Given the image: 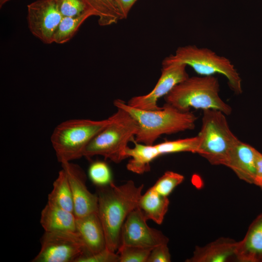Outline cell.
<instances>
[{
	"mask_svg": "<svg viewBox=\"0 0 262 262\" xmlns=\"http://www.w3.org/2000/svg\"><path fill=\"white\" fill-rule=\"evenodd\" d=\"M235 260L240 262H262V213L250 225L244 238L237 242Z\"/></svg>",
	"mask_w": 262,
	"mask_h": 262,
	"instance_id": "14",
	"label": "cell"
},
{
	"mask_svg": "<svg viewBox=\"0 0 262 262\" xmlns=\"http://www.w3.org/2000/svg\"><path fill=\"white\" fill-rule=\"evenodd\" d=\"M256 178L254 184L258 186L262 184V154L255 149Z\"/></svg>",
	"mask_w": 262,
	"mask_h": 262,
	"instance_id": "30",
	"label": "cell"
},
{
	"mask_svg": "<svg viewBox=\"0 0 262 262\" xmlns=\"http://www.w3.org/2000/svg\"><path fill=\"white\" fill-rule=\"evenodd\" d=\"M137 0H115L122 19L127 17L129 13Z\"/></svg>",
	"mask_w": 262,
	"mask_h": 262,
	"instance_id": "31",
	"label": "cell"
},
{
	"mask_svg": "<svg viewBox=\"0 0 262 262\" xmlns=\"http://www.w3.org/2000/svg\"><path fill=\"white\" fill-rule=\"evenodd\" d=\"M88 176L92 182L98 187L107 185L113 181L110 167L103 161L92 163L88 168Z\"/></svg>",
	"mask_w": 262,
	"mask_h": 262,
	"instance_id": "26",
	"label": "cell"
},
{
	"mask_svg": "<svg viewBox=\"0 0 262 262\" xmlns=\"http://www.w3.org/2000/svg\"><path fill=\"white\" fill-rule=\"evenodd\" d=\"M171 255L167 244H161L153 248L147 262H170Z\"/></svg>",
	"mask_w": 262,
	"mask_h": 262,
	"instance_id": "29",
	"label": "cell"
},
{
	"mask_svg": "<svg viewBox=\"0 0 262 262\" xmlns=\"http://www.w3.org/2000/svg\"><path fill=\"white\" fill-rule=\"evenodd\" d=\"M114 104L117 108L127 111L136 120L138 130L134 140L147 145H153L162 135L194 129L197 120L193 113L181 111L167 103L157 110L133 108L121 99L115 100Z\"/></svg>",
	"mask_w": 262,
	"mask_h": 262,
	"instance_id": "2",
	"label": "cell"
},
{
	"mask_svg": "<svg viewBox=\"0 0 262 262\" xmlns=\"http://www.w3.org/2000/svg\"><path fill=\"white\" fill-rule=\"evenodd\" d=\"M184 176L171 171L165 172L152 187L160 195L167 196L184 180Z\"/></svg>",
	"mask_w": 262,
	"mask_h": 262,
	"instance_id": "25",
	"label": "cell"
},
{
	"mask_svg": "<svg viewBox=\"0 0 262 262\" xmlns=\"http://www.w3.org/2000/svg\"><path fill=\"white\" fill-rule=\"evenodd\" d=\"M144 185L132 180L117 186L113 181L98 186V214L105 236L106 247L116 252L120 246L121 231L129 214L138 207Z\"/></svg>",
	"mask_w": 262,
	"mask_h": 262,
	"instance_id": "1",
	"label": "cell"
},
{
	"mask_svg": "<svg viewBox=\"0 0 262 262\" xmlns=\"http://www.w3.org/2000/svg\"><path fill=\"white\" fill-rule=\"evenodd\" d=\"M199 144V138L195 137L180 139L173 141L152 145L153 149L157 158L164 154L180 152L196 153Z\"/></svg>",
	"mask_w": 262,
	"mask_h": 262,
	"instance_id": "23",
	"label": "cell"
},
{
	"mask_svg": "<svg viewBox=\"0 0 262 262\" xmlns=\"http://www.w3.org/2000/svg\"><path fill=\"white\" fill-rule=\"evenodd\" d=\"M147 221L138 207L133 210L122 226L120 246L125 245L153 248L160 245L167 244L168 238L160 230L149 227Z\"/></svg>",
	"mask_w": 262,
	"mask_h": 262,
	"instance_id": "11",
	"label": "cell"
},
{
	"mask_svg": "<svg viewBox=\"0 0 262 262\" xmlns=\"http://www.w3.org/2000/svg\"><path fill=\"white\" fill-rule=\"evenodd\" d=\"M86 9L98 17L100 26H109L122 19L115 0H82Z\"/></svg>",
	"mask_w": 262,
	"mask_h": 262,
	"instance_id": "21",
	"label": "cell"
},
{
	"mask_svg": "<svg viewBox=\"0 0 262 262\" xmlns=\"http://www.w3.org/2000/svg\"><path fill=\"white\" fill-rule=\"evenodd\" d=\"M237 242L220 237L202 247L196 246L193 256L187 262H225L235 259Z\"/></svg>",
	"mask_w": 262,
	"mask_h": 262,
	"instance_id": "16",
	"label": "cell"
},
{
	"mask_svg": "<svg viewBox=\"0 0 262 262\" xmlns=\"http://www.w3.org/2000/svg\"><path fill=\"white\" fill-rule=\"evenodd\" d=\"M59 9L63 17L78 16L86 10L82 0H57Z\"/></svg>",
	"mask_w": 262,
	"mask_h": 262,
	"instance_id": "27",
	"label": "cell"
},
{
	"mask_svg": "<svg viewBox=\"0 0 262 262\" xmlns=\"http://www.w3.org/2000/svg\"><path fill=\"white\" fill-rule=\"evenodd\" d=\"M111 120L71 119L59 124L50 137L58 161L61 164L83 157L86 146Z\"/></svg>",
	"mask_w": 262,
	"mask_h": 262,
	"instance_id": "5",
	"label": "cell"
},
{
	"mask_svg": "<svg viewBox=\"0 0 262 262\" xmlns=\"http://www.w3.org/2000/svg\"><path fill=\"white\" fill-rule=\"evenodd\" d=\"M187 65L179 63H164L161 76L153 89L148 94L133 97L127 104L132 107L146 110H157L161 107L157 105L158 100L167 95L178 83L189 76Z\"/></svg>",
	"mask_w": 262,
	"mask_h": 262,
	"instance_id": "10",
	"label": "cell"
},
{
	"mask_svg": "<svg viewBox=\"0 0 262 262\" xmlns=\"http://www.w3.org/2000/svg\"><path fill=\"white\" fill-rule=\"evenodd\" d=\"M76 262H119V255L107 248L92 254H86L79 258Z\"/></svg>",
	"mask_w": 262,
	"mask_h": 262,
	"instance_id": "28",
	"label": "cell"
},
{
	"mask_svg": "<svg viewBox=\"0 0 262 262\" xmlns=\"http://www.w3.org/2000/svg\"><path fill=\"white\" fill-rule=\"evenodd\" d=\"M10 0H0V7H1L5 3Z\"/></svg>",
	"mask_w": 262,
	"mask_h": 262,
	"instance_id": "32",
	"label": "cell"
},
{
	"mask_svg": "<svg viewBox=\"0 0 262 262\" xmlns=\"http://www.w3.org/2000/svg\"><path fill=\"white\" fill-rule=\"evenodd\" d=\"M40 243V249L33 262H76L87 254L77 231H45Z\"/></svg>",
	"mask_w": 262,
	"mask_h": 262,
	"instance_id": "8",
	"label": "cell"
},
{
	"mask_svg": "<svg viewBox=\"0 0 262 262\" xmlns=\"http://www.w3.org/2000/svg\"><path fill=\"white\" fill-rule=\"evenodd\" d=\"M152 248L121 245L117 251L119 262H147Z\"/></svg>",
	"mask_w": 262,
	"mask_h": 262,
	"instance_id": "24",
	"label": "cell"
},
{
	"mask_svg": "<svg viewBox=\"0 0 262 262\" xmlns=\"http://www.w3.org/2000/svg\"><path fill=\"white\" fill-rule=\"evenodd\" d=\"M92 16H95L94 13L86 10L78 16L63 17L54 34L53 43L63 44L68 42L82 24Z\"/></svg>",
	"mask_w": 262,
	"mask_h": 262,
	"instance_id": "22",
	"label": "cell"
},
{
	"mask_svg": "<svg viewBox=\"0 0 262 262\" xmlns=\"http://www.w3.org/2000/svg\"><path fill=\"white\" fill-rule=\"evenodd\" d=\"M169 204L167 196L160 195L151 187L142 195L138 208L147 220H152L160 225L163 222Z\"/></svg>",
	"mask_w": 262,
	"mask_h": 262,
	"instance_id": "18",
	"label": "cell"
},
{
	"mask_svg": "<svg viewBox=\"0 0 262 262\" xmlns=\"http://www.w3.org/2000/svg\"><path fill=\"white\" fill-rule=\"evenodd\" d=\"M259 187L261 188L262 190V184L259 186Z\"/></svg>",
	"mask_w": 262,
	"mask_h": 262,
	"instance_id": "33",
	"label": "cell"
},
{
	"mask_svg": "<svg viewBox=\"0 0 262 262\" xmlns=\"http://www.w3.org/2000/svg\"><path fill=\"white\" fill-rule=\"evenodd\" d=\"M196 153L213 165L226 166L230 151L239 140L229 126L226 115L220 111L203 110Z\"/></svg>",
	"mask_w": 262,
	"mask_h": 262,
	"instance_id": "6",
	"label": "cell"
},
{
	"mask_svg": "<svg viewBox=\"0 0 262 262\" xmlns=\"http://www.w3.org/2000/svg\"><path fill=\"white\" fill-rule=\"evenodd\" d=\"M255 149L239 140L230 151L226 165L240 179L251 184H254L256 178Z\"/></svg>",
	"mask_w": 262,
	"mask_h": 262,
	"instance_id": "15",
	"label": "cell"
},
{
	"mask_svg": "<svg viewBox=\"0 0 262 262\" xmlns=\"http://www.w3.org/2000/svg\"><path fill=\"white\" fill-rule=\"evenodd\" d=\"M48 204L74 213V201L70 184L65 170L59 171L48 196Z\"/></svg>",
	"mask_w": 262,
	"mask_h": 262,
	"instance_id": "19",
	"label": "cell"
},
{
	"mask_svg": "<svg viewBox=\"0 0 262 262\" xmlns=\"http://www.w3.org/2000/svg\"><path fill=\"white\" fill-rule=\"evenodd\" d=\"M110 117V122L86 146L83 157L99 155L115 163L127 158L126 150L137 133V123L129 113L119 108Z\"/></svg>",
	"mask_w": 262,
	"mask_h": 262,
	"instance_id": "4",
	"label": "cell"
},
{
	"mask_svg": "<svg viewBox=\"0 0 262 262\" xmlns=\"http://www.w3.org/2000/svg\"><path fill=\"white\" fill-rule=\"evenodd\" d=\"M162 63L184 64L201 76L222 74L226 77L229 86L235 94L239 95L243 92L242 80L234 65L229 59L209 49L194 45L180 47L175 54L165 57Z\"/></svg>",
	"mask_w": 262,
	"mask_h": 262,
	"instance_id": "7",
	"label": "cell"
},
{
	"mask_svg": "<svg viewBox=\"0 0 262 262\" xmlns=\"http://www.w3.org/2000/svg\"><path fill=\"white\" fill-rule=\"evenodd\" d=\"M71 188L74 213L77 218L98 212L97 194L89 191L86 185V176L82 168L71 162L61 163Z\"/></svg>",
	"mask_w": 262,
	"mask_h": 262,
	"instance_id": "12",
	"label": "cell"
},
{
	"mask_svg": "<svg viewBox=\"0 0 262 262\" xmlns=\"http://www.w3.org/2000/svg\"><path fill=\"white\" fill-rule=\"evenodd\" d=\"M63 16L57 0H37L27 5V22L32 34L46 44L53 37Z\"/></svg>",
	"mask_w": 262,
	"mask_h": 262,
	"instance_id": "9",
	"label": "cell"
},
{
	"mask_svg": "<svg viewBox=\"0 0 262 262\" xmlns=\"http://www.w3.org/2000/svg\"><path fill=\"white\" fill-rule=\"evenodd\" d=\"M76 231L85 246L86 254H95L107 248L104 230L98 213L76 217Z\"/></svg>",
	"mask_w": 262,
	"mask_h": 262,
	"instance_id": "13",
	"label": "cell"
},
{
	"mask_svg": "<svg viewBox=\"0 0 262 262\" xmlns=\"http://www.w3.org/2000/svg\"><path fill=\"white\" fill-rule=\"evenodd\" d=\"M40 222L44 231H76L74 213L47 204L42 209Z\"/></svg>",
	"mask_w": 262,
	"mask_h": 262,
	"instance_id": "17",
	"label": "cell"
},
{
	"mask_svg": "<svg viewBox=\"0 0 262 262\" xmlns=\"http://www.w3.org/2000/svg\"><path fill=\"white\" fill-rule=\"evenodd\" d=\"M134 139L132 141L134 143V147H128L126 150L127 157L131 158L127 168L133 173L142 174L150 170V163L156 158L153 154L151 145L138 143Z\"/></svg>",
	"mask_w": 262,
	"mask_h": 262,
	"instance_id": "20",
	"label": "cell"
},
{
	"mask_svg": "<svg viewBox=\"0 0 262 262\" xmlns=\"http://www.w3.org/2000/svg\"><path fill=\"white\" fill-rule=\"evenodd\" d=\"M218 79L213 75L189 77L176 85L164 97L166 103L182 112L191 108L214 109L226 115L231 107L220 98Z\"/></svg>",
	"mask_w": 262,
	"mask_h": 262,
	"instance_id": "3",
	"label": "cell"
}]
</instances>
